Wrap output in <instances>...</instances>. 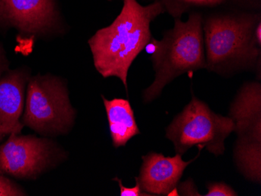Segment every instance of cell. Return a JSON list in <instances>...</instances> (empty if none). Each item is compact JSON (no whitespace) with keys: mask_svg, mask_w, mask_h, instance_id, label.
I'll list each match as a JSON object with an SVG mask.
<instances>
[{"mask_svg":"<svg viewBox=\"0 0 261 196\" xmlns=\"http://www.w3.org/2000/svg\"><path fill=\"white\" fill-rule=\"evenodd\" d=\"M8 60L6 57L5 52H4V49L1 44H0V77H2L3 74L8 71L9 69Z\"/></svg>","mask_w":261,"mask_h":196,"instance_id":"ac0fdd59","label":"cell"},{"mask_svg":"<svg viewBox=\"0 0 261 196\" xmlns=\"http://www.w3.org/2000/svg\"><path fill=\"white\" fill-rule=\"evenodd\" d=\"M75 117V109L61 79L51 75L29 79L21 118L23 126L42 135H56L67 132Z\"/></svg>","mask_w":261,"mask_h":196,"instance_id":"277c9868","label":"cell"},{"mask_svg":"<svg viewBox=\"0 0 261 196\" xmlns=\"http://www.w3.org/2000/svg\"><path fill=\"white\" fill-rule=\"evenodd\" d=\"M136 181V186L133 188H127L124 187L122 184V181L121 179L118 178H114V181H117L119 184L120 188V195L121 196H149L150 194L148 193L144 192L141 189L140 185H139V181H138L137 178H135Z\"/></svg>","mask_w":261,"mask_h":196,"instance_id":"2e32d148","label":"cell"},{"mask_svg":"<svg viewBox=\"0 0 261 196\" xmlns=\"http://www.w3.org/2000/svg\"><path fill=\"white\" fill-rule=\"evenodd\" d=\"M139 176L141 189L150 195H169L175 189L186 168L195 159L186 162L178 153L166 157L161 153H149L142 156Z\"/></svg>","mask_w":261,"mask_h":196,"instance_id":"ba28073f","label":"cell"},{"mask_svg":"<svg viewBox=\"0 0 261 196\" xmlns=\"http://www.w3.org/2000/svg\"><path fill=\"white\" fill-rule=\"evenodd\" d=\"M59 21L55 0H0V24L25 36H43Z\"/></svg>","mask_w":261,"mask_h":196,"instance_id":"52a82bcc","label":"cell"},{"mask_svg":"<svg viewBox=\"0 0 261 196\" xmlns=\"http://www.w3.org/2000/svg\"><path fill=\"white\" fill-rule=\"evenodd\" d=\"M164 11L174 18H180L186 13L197 12L203 9L229 8L242 10H260L261 0H160Z\"/></svg>","mask_w":261,"mask_h":196,"instance_id":"7c38bea8","label":"cell"},{"mask_svg":"<svg viewBox=\"0 0 261 196\" xmlns=\"http://www.w3.org/2000/svg\"><path fill=\"white\" fill-rule=\"evenodd\" d=\"M164 12L160 0L147 6L124 0L112 24L98 30L88 42L96 71L104 78H119L127 91L129 68L152 38L151 23Z\"/></svg>","mask_w":261,"mask_h":196,"instance_id":"6da1fadb","label":"cell"},{"mask_svg":"<svg viewBox=\"0 0 261 196\" xmlns=\"http://www.w3.org/2000/svg\"><path fill=\"white\" fill-rule=\"evenodd\" d=\"M233 131L234 123L229 117L216 114L193 96L191 102L168 126L166 137L181 156L193 146L220 156L225 151L224 141Z\"/></svg>","mask_w":261,"mask_h":196,"instance_id":"5b68a950","label":"cell"},{"mask_svg":"<svg viewBox=\"0 0 261 196\" xmlns=\"http://www.w3.org/2000/svg\"><path fill=\"white\" fill-rule=\"evenodd\" d=\"M261 14L253 10L214 13L203 18L206 70L228 75L260 67L261 45L253 38Z\"/></svg>","mask_w":261,"mask_h":196,"instance_id":"7a4b0ae2","label":"cell"},{"mask_svg":"<svg viewBox=\"0 0 261 196\" xmlns=\"http://www.w3.org/2000/svg\"><path fill=\"white\" fill-rule=\"evenodd\" d=\"M29 74L26 70L9 71L0 77V143L12 133L20 134Z\"/></svg>","mask_w":261,"mask_h":196,"instance_id":"9c48e42d","label":"cell"},{"mask_svg":"<svg viewBox=\"0 0 261 196\" xmlns=\"http://www.w3.org/2000/svg\"><path fill=\"white\" fill-rule=\"evenodd\" d=\"M203 18L202 14L196 11L190 13L185 22L174 18V27L164 33L161 40L151 39L148 45L152 50L155 79L143 92L144 102L156 99L176 77L206 69Z\"/></svg>","mask_w":261,"mask_h":196,"instance_id":"3957f363","label":"cell"},{"mask_svg":"<svg viewBox=\"0 0 261 196\" xmlns=\"http://www.w3.org/2000/svg\"><path fill=\"white\" fill-rule=\"evenodd\" d=\"M105 106L113 146L115 148L126 146L127 142L140 134L130 102L127 99L109 100L102 96Z\"/></svg>","mask_w":261,"mask_h":196,"instance_id":"8fae6325","label":"cell"},{"mask_svg":"<svg viewBox=\"0 0 261 196\" xmlns=\"http://www.w3.org/2000/svg\"><path fill=\"white\" fill-rule=\"evenodd\" d=\"M178 191L181 195H202L198 193L194 183L191 181H185L184 183L180 184Z\"/></svg>","mask_w":261,"mask_h":196,"instance_id":"e0dca14e","label":"cell"},{"mask_svg":"<svg viewBox=\"0 0 261 196\" xmlns=\"http://www.w3.org/2000/svg\"><path fill=\"white\" fill-rule=\"evenodd\" d=\"M27 193L17 183L0 174V196H23Z\"/></svg>","mask_w":261,"mask_h":196,"instance_id":"5bb4252c","label":"cell"},{"mask_svg":"<svg viewBox=\"0 0 261 196\" xmlns=\"http://www.w3.org/2000/svg\"><path fill=\"white\" fill-rule=\"evenodd\" d=\"M236 165L245 178L261 182V143L237 140L234 150Z\"/></svg>","mask_w":261,"mask_h":196,"instance_id":"4fadbf2b","label":"cell"},{"mask_svg":"<svg viewBox=\"0 0 261 196\" xmlns=\"http://www.w3.org/2000/svg\"><path fill=\"white\" fill-rule=\"evenodd\" d=\"M57 152L51 140L12 133L0 145V174L17 179H35L54 163Z\"/></svg>","mask_w":261,"mask_h":196,"instance_id":"8992f818","label":"cell"},{"mask_svg":"<svg viewBox=\"0 0 261 196\" xmlns=\"http://www.w3.org/2000/svg\"><path fill=\"white\" fill-rule=\"evenodd\" d=\"M228 117L240 141L261 143V85L245 83L234 98Z\"/></svg>","mask_w":261,"mask_h":196,"instance_id":"30bf717a","label":"cell"},{"mask_svg":"<svg viewBox=\"0 0 261 196\" xmlns=\"http://www.w3.org/2000/svg\"><path fill=\"white\" fill-rule=\"evenodd\" d=\"M208 192L206 196H236L237 193L228 186V184L222 182L208 183L206 184Z\"/></svg>","mask_w":261,"mask_h":196,"instance_id":"9a60e30c","label":"cell"}]
</instances>
